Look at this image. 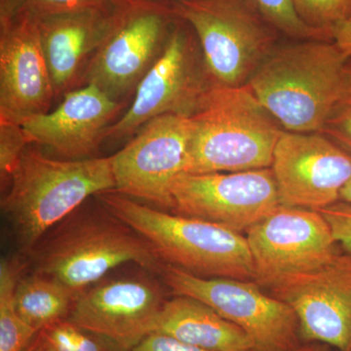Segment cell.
<instances>
[{"mask_svg":"<svg viewBox=\"0 0 351 351\" xmlns=\"http://www.w3.org/2000/svg\"><path fill=\"white\" fill-rule=\"evenodd\" d=\"M166 301L151 277L103 279L77 295L68 319L120 350L131 351L154 332Z\"/></svg>","mask_w":351,"mask_h":351,"instance_id":"5bb4252c","label":"cell"},{"mask_svg":"<svg viewBox=\"0 0 351 351\" xmlns=\"http://www.w3.org/2000/svg\"><path fill=\"white\" fill-rule=\"evenodd\" d=\"M54 100L38 20L0 19V122L22 125L50 112Z\"/></svg>","mask_w":351,"mask_h":351,"instance_id":"2e32d148","label":"cell"},{"mask_svg":"<svg viewBox=\"0 0 351 351\" xmlns=\"http://www.w3.org/2000/svg\"><path fill=\"white\" fill-rule=\"evenodd\" d=\"M301 19L332 41L337 25L351 19V0H291Z\"/></svg>","mask_w":351,"mask_h":351,"instance_id":"cb8c5ba5","label":"cell"},{"mask_svg":"<svg viewBox=\"0 0 351 351\" xmlns=\"http://www.w3.org/2000/svg\"><path fill=\"white\" fill-rule=\"evenodd\" d=\"M184 173L244 172L271 167L284 131L250 87H212L191 117Z\"/></svg>","mask_w":351,"mask_h":351,"instance_id":"5b68a950","label":"cell"},{"mask_svg":"<svg viewBox=\"0 0 351 351\" xmlns=\"http://www.w3.org/2000/svg\"><path fill=\"white\" fill-rule=\"evenodd\" d=\"M45 351H106L90 332L64 319L43 328L38 335Z\"/></svg>","mask_w":351,"mask_h":351,"instance_id":"d4e9b609","label":"cell"},{"mask_svg":"<svg viewBox=\"0 0 351 351\" xmlns=\"http://www.w3.org/2000/svg\"><path fill=\"white\" fill-rule=\"evenodd\" d=\"M195 32L212 87L248 84L277 45L279 32L253 0H171Z\"/></svg>","mask_w":351,"mask_h":351,"instance_id":"8992f818","label":"cell"},{"mask_svg":"<svg viewBox=\"0 0 351 351\" xmlns=\"http://www.w3.org/2000/svg\"><path fill=\"white\" fill-rule=\"evenodd\" d=\"M126 104L92 84L71 90L52 112L22 124L29 143L48 147L66 160L91 158Z\"/></svg>","mask_w":351,"mask_h":351,"instance_id":"e0dca14e","label":"cell"},{"mask_svg":"<svg viewBox=\"0 0 351 351\" xmlns=\"http://www.w3.org/2000/svg\"><path fill=\"white\" fill-rule=\"evenodd\" d=\"M25 269L19 257L2 258L0 263V351H27L39 332L16 306V287Z\"/></svg>","mask_w":351,"mask_h":351,"instance_id":"44dd1931","label":"cell"},{"mask_svg":"<svg viewBox=\"0 0 351 351\" xmlns=\"http://www.w3.org/2000/svg\"><path fill=\"white\" fill-rule=\"evenodd\" d=\"M339 201H343V202L348 203V204L351 205V178L350 181L346 182L343 189H341Z\"/></svg>","mask_w":351,"mask_h":351,"instance_id":"1f68e13d","label":"cell"},{"mask_svg":"<svg viewBox=\"0 0 351 351\" xmlns=\"http://www.w3.org/2000/svg\"><path fill=\"white\" fill-rule=\"evenodd\" d=\"M348 59L334 41L276 45L247 85L283 130L321 133L338 100Z\"/></svg>","mask_w":351,"mask_h":351,"instance_id":"3957f363","label":"cell"},{"mask_svg":"<svg viewBox=\"0 0 351 351\" xmlns=\"http://www.w3.org/2000/svg\"><path fill=\"white\" fill-rule=\"evenodd\" d=\"M131 351H209L197 348V346L189 345L184 341L161 334V332H152L147 338L143 339L136 348Z\"/></svg>","mask_w":351,"mask_h":351,"instance_id":"f1b7e54d","label":"cell"},{"mask_svg":"<svg viewBox=\"0 0 351 351\" xmlns=\"http://www.w3.org/2000/svg\"><path fill=\"white\" fill-rule=\"evenodd\" d=\"M246 233L261 287L318 269L339 253L331 226L315 210L280 205Z\"/></svg>","mask_w":351,"mask_h":351,"instance_id":"4fadbf2b","label":"cell"},{"mask_svg":"<svg viewBox=\"0 0 351 351\" xmlns=\"http://www.w3.org/2000/svg\"><path fill=\"white\" fill-rule=\"evenodd\" d=\"M289 351H328V348L324 343H311L306 346H299L294 350Z\"/></svg>","mask_w":351,"mask_h":351,"instance_id":"4dcf8cb0","label":"cell"},{"mask_svg":"<svg viewBox=\"0 0 351 351\" xmlns=\"http://www.w3.org/2000/svg\"><path fill=\"white\" fill-rule=\"evenodd\" d=\"M270 169L281 205L320 211L339 202L351 156L323 134L284 130Z\"/></svg>","mask_w":351,"mask_h":351,"instance_id":"9a60e30c","label":"cell"},{"mask_svg":"<svg viewBox=\"0 0 351 351\" xmlns=\"http://www.w3.org/2000/svg\"><path fill=\"white\" fill-rule=\"evenodd\" d=\"M211 88L195 32L177 17L162 55L138 84L125 112L108 128L106 140L133 137L160 115L193 117Z\"/></svg>","mask_w":351,"mask_h":351,"instance_id":"ba28073f","label":"cell"},{"mask_svg":"<svg viewBox=\"0 0 351 351\" xmlns=\"http://www.w3.org/2000/svg\"><path fill=\"white\" fill-rule=\"evenodd\" d=\"M38 337V336H36ZM27 351H43L41 348L40 345L38 343V339H34V343H32L31 346L27 348Z\"/></svg>","mask_w":351,"mask_h":351,"instance_id":"d6a6232c","label":"cell"},{"mask_svg":"<svg viewBox=\"0 0 351 351\" xmlns=\"http://www.w3.org/2000/svg\"><path fill=\"white\" fill-rule=\"evenodd\" d=\"M86 203L34 247L29 255L34 274L55 279L78 294L125 263L158 274L163 263L142 235L98 200L95 205Z\"/></svg>","mask_w":351,"mask_h":351,"instance_id":"7a4b0ae2","label":"cell"},{"mask_svg":"<svg viewBox=\"0 0 351 351\" xmlns=\"http://www.w3.org/2000/svg\"><path fill=\"white\" fill-rule=\"evenodd\" d=\"M32 145L23 152L1 196L2 214L27 256L90 197L115 189L112 156L58 160Z\"/></svg>","mask_w":351,"mask_h":351,"instance_id":"6da1fadb","label":"cell"},{"mask_svg":"<svg viewBox=\"0 0 351 351\" xmlns=\"http://www.w3.org/2000/svg\"><path fill=\"white\" fill-rule=\"evenodd\" d=\"M191 117L164 114L147 122L112 156L117 193L157 209L172 211L171 188L184 173Z\"/></svg>","mask_w":351,"mask_h":351,"instance_id":"30bf717a","label":"cell"},{"mask_svg":"<svg viewBox=\"0 0 351 351\" xmlns=\"http://www.w3.org/2000/svg\"><path fill=\"white\" fill-rule=\"evenodd\" d=\"M95 198L142 235L163 263L205 278L255 281L250 247L241 233L157 209L114 189Z\"/></svg>","mask_w":351,"mask_h":351,"instance_id":"277c9868","label":"cell"},{"mask_svg":"<svg viewBox=\"0 0 351 351\" xmlns=\"http://www.w3.org/2000/svg\"><path fill=\"white\" fill-rule=\"evenodd\" d=\"M321 134L351 156V56L346 60L338 100Z\"/></svg>","mask_w":351,"mask_h":351,"instance_id":"484cf974","label":"cell"},{"mask_svg":"<svg viewBox=\"0 0 351 351\" xmlns=\"http://www.w3.org/2000/svg\"><path fill=\"white\" fill-rule=\"evenodd\" d=\"M172 213L247 232L280 206L274 173H181L171 188Z\"/></svg>","mask_w":351,"mask_h":351,"instance_id":"8fae6325","label":"cell"},{"mask_svg":"<svg viewBox=\"0 0 351 351\" xmlns=\"http://www.w3.org/2000/svg\"><path fill=\"white\" fill-rule=\"evenodd\" d=\"M78 295L55 279L32 272L23 276L16 287V306L25 321L41 331L68 319Z\"/></svg>","mask_w":351,"mask_h":351,"instance_id":"ffe728a7","label":"cell"},{"mask_svg":"<svg viewBox=\"0 0 351 351\" xmlns=\"http://www.w3.org/2000/svg\"><path fill=\"white\" fill-rule=\"evenodd\" d=\"M158 274L173 294L204 302L243 330L258 351H289L301 346L294 309L265 294L255 281L205 278L166 263Z\"/></svg>","mask_w":351,"mask_h":351,"instance_id":"9c48e42d","label":"cell"},{"mask_svg":"<svg viewBox=\"0 0 351 351\" xmlns=\"http://www.w3.org/2000/svg\"><path fill=\"white\" fill-rule=\"evenodd\" d=\"M167 1H171V0H167Z\"/></svg>","mask_w":351,"mask_h":351,"instance_id":"e575fe53","label":"cell"},{"mask_svg":"<svg viewBox=\"0 0 351 351\" xmlns=\"http://www.w3.org/2000/svg\"><path fill=\"white\" fill-rule=\"evenodd\" d=\"M110 9L61 14L38 20L55 100L82 86L85 69L105 36Z\"/></svg>","mask_w":351,"mask_h":351,"instance_id":"ac0fdd59","label":"cell"},{"mask_svg":"<svg viewBox=\"0 0 351 351\" xmlns=\"http://www.w3.org/2000/svg\"><path fill=\"white\" fill-rule=\"evenodd\" d=\"M176 20L167 0H114L105 36L85 69L82 86L95 85L112 100L129 106L127 100L162 55Z\"/></svg>","mask_w":351,"mask_h":351,"instance_id":"52a82bcc","label":"cell"},{"mask_svg":"<svg viewBox=\"0 0 351 351\" xmlns=\"http://www.w3.org/2000/svg\"><path fill=\"white\" fill-rule=\"evenodd\" d=\"M36 339H38V337H36ZM38 343H39V341H38ZM39 345H40V343H39ZM40 346H41V345H40ZM41 348H43V351H45V350H43V346H41Z\"/></svg>","mask_w":351,"mask_h":351,"instance_id":"836d02e7","label":"cell"},{"mask_svg":"<svg viewBox=\"0 0 351 351\" xmlns=\"http://www.w3.org/2000/svg\"><path fill=\"white\" fill-rule=\"evenodd\" d=\"M32 145L22 125L0 122V182L3 191L25 149Z\"/></svg>","mask_w":351,"mask_h":351,"instance_id":"4316f807","label":"cell"},{"mask_svg":"<svg viewBox=\"0 0 351 351\" xmlns=\"http://www.w3.org/2000/svg\"><path fill=\"white\" fill-rule=\"evenodd\" d=\"M265 287L294 309L304 341L351 351V252H339L318 269L278 277Z\"/></svg>","mask_w":351,"mask_h":351,"instance_id":"7c38bea8","label":"cell"},{"mask_svg":"<svg viewBox=\"0 0 351 351\" xmlns=\"http://www.w3.org/2000/svg\"><path fill=\"white\" fill-rule=\"evenodd\" d=\"M265 19L277 32L295 40L332 41L323 32L307 25L291 0H253Z\"/></svg>","mask_w":351,"mask_h":351,"instance_id":"603a6c76","label":"cell"},{"mask_svg":"<svg viewBox=\"0 0 351 351\" xmlns=\"http://www.w3.org/2000/svg\"><path fill=\"white\" fill-rule=\"evenodd\" d=\"M154 332L209 351H258L243 330L204 302L184 295L166 301Z\"/></svg>","mask_w":351,"mask_h":351,"instance_id":"d6986e66","label":"cell"},{"mask_svg":"<svg viewBox=\"0 0 351 351\" xmlns=\"http://www.w3.org/2000/svg\"><path fill=\"white\" fill-rule=\"evenodd\" d=\"M319 212L331 226L337 242L346 251L351 252V205L339 201Z\"/></svg>","mask_w":351,"mask_h":351,"instance_id":"83f0119b","label":"cell"},{"mask_svg":"<svg viewBox=\"0 0 351 351\" xmlns=\"http://www.w3.org/2000/svg\"><path fill=\"white\" fill-rule=\"evenodd\" d=\"M114 0H0V19L29 16L39 20L61 14L105 10Z\"/></svg>","mask_w":351,"mask_h":351,"instance_id":"7402d4cb","label":"cell"},{"mask_svg":"<svg viewBox=\"0 0 351 351\" xmlns=\"http://www.w3.org/2000/svg\"><path fill=\"white\" fill-rule=\"evenodd\" d=\"M332 41L346 58L351 56V19L337 25L332 32Z\"/></svg>","mask_w":351,"mask_h":351,"instance_id":"f546056e","label":"cell"}]
</instances>
